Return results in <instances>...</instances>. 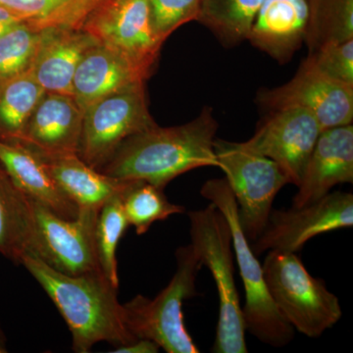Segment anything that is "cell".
Listing matches in <instances>:
<instances>
[{
	"instance_id": "cell-1",
	"label": "cell",
	"mask_w": 353,
	"mask_h": 353,
	"mask_svg": "<svg viewBox=\"0 0 353 353\" xmlns=\"http://www.w3.org/2000/svg\"><path fill=\"white\" fill-rule=\"evenodd\" d=\"M218 123L206 106L196 119L170 128L157 126L128 138L99 170L120 180H139L163 189L183 173L219 167L214 152Z\"/></svg>"
},
{
	"instance_id": "cell-2",
	"label": "cell",
	"mask_w": 353,
	"mask_h": 353,
	"mask_svg": "<svg viewBox=\"0 0 353 353\" xmlns=\"http://www.w3.org/2000/svg\"><path fill=\"white\" fill-rule=\"evenodd\" d=\"M20 264L59 310L71 332L74 352H90L101 341L118 347L138 340L127 327L124 307L118 301V288L102 272L66 275L34 255H26Z\"/></svg>"
},
{
	"instance_id": "cell-3",
	"label": "cell",
	"mask_w": 353,
	"mask_h": 353,
	"mask_svg": "<svg viewBox=\"0 0 353 353\" xmlns=\"http://www.w3.org/2000/svg\"><path fill=\"white\" fill-rule=\"evenodd\" d=\"M190 243L202 266L211 272L218 296L219 318L212 352L248 353L245 326L234 281L231 228L224 214L210 203L189 212Z\"/></svg>"
},
{
	"instance_id": "cell-4",
	"label": "cell",
	"mask_w": 353,
	"mask_h": 353,
	"mask_svg": "<svg viewBox=\"0 0 353 353\" xmlns=\"http://www.w3.org/2000/svg\"><path fill=\"white\" fill-rule=\"evenodd\" d=\"M201 194L219 209L231 228L234 259L238 262L245 289L243 313L246 331L270 347L289 345L294 338V329L281 314L269 294L262 264L241 229L234 194L226 179L208 181L202 185Z\"/></svg>"
},
{
	"instance_id": "cell-5",
	"label": "cell",
	"mask_w": 353,
	"mask_h": 353,
	"mask_svg": "<svg viewBox=\"0 0 353 353\" xmlns=\"http://www.w3.org/2000/svg\"><path fill=\"white\" fill-rule=\"evenodd\" d=\"M176 269L173 278L157 297L138 294L123 304L125 321L137 339L155 341L168 353H199L183 322V303L196 296V280L202 264L192 246H181L176 252Z\"/></svg>"
},
{
	"instance_id": "cell-6",
	"label": "cell",
	"mask_w": 353,
	"mask_h": 353,
	"mask_svg": "<svg viewBox=\"0 0 353 353\" xmlns=\"http://www.w3.org/2000/svg\"><path fill=\"white\" fill-rule=\"evenodd\" d=\"M262 268L274 303L299 333L318 338L340 321L338 297L324 281L310 275L296 253L270 250Z\"/></svg>"
},
{
	"instance_id": "cell-7",
	"label": "cell",
	"mask_w": 353,
	"mask_h": 353,
	"mask_svg": "<svg viewBox=\"0 0 353 353\" xmlns=\"http://www.w3.org/2000/svg\"><path fill=\"white\" fill-rule=\"evenodd\" d=\"M214 152L218 168L233 192L241 229L252 243L263 231L274 199L289 180L276 162L246 150L241 143L216 139Z\"/></svg>"
},
{
	"instance_id": "cell-8",
	"label": "cell",
	"mask_w": 353,
	"mask_h": 353,
	"mask_svg": "<svg viewBox=\"0 0 353 353\" xmlns=\"http://www.w3.org/2000/svg\"><path fill=\"white\" fill-rule=\"evenodd\" d=\"M154 126L146 104L145 83L123 88L83 111L77 154L99 171L128 138Z\"/></svg>"
},
{
	"instance_id": "cell-9",
	"label": "cell",
	"mask_w": 353,
	"mask_h": 353,
	"mask_svg": "<svg viewBox=\"0 0 353 353\" xmlns=\"http://www.w3.org/2000/svg\"><path fill=\"white\" fill-rule=\"evenodd\" d=\"M80 29L124 55L148 77L163 44L153 30L150 0L109 1L88 14Z\"/></svg>"
},
{
	"instance_id": "cell-10",
	"label": "cell",
	"mask_w": 353,
	"mask_h": 353,
	"mask_svg": "<svg viewBox=\"0 0 353 353\" xmlns=\"http://www.w3.org/2000/svg\"><path fill=\"white\" fill-rule=\"evenodd\" d=\"M352 226V192H330L301 208L272 210L263 231L250 246L256 256L270 250L296 253L316 236Z\"/></svg>"
},
{
	"instance_id": "cell-11",
	"label": "cell",
	"mask_w": 353,
	"mask_h": 353,
	"mask_svg": "<svg viewBox=\"0 0 353 353\" xmlns=\"http://www.w3.org/2000/svg\"><path fill=\"white\" fill-rule=\"evenodd\" d=\"M31 204L36 257L66 275L101 272L95 248V225L99 213L79 211L76 219H65L32 199Z\"/></svg>"
},
{
	"instance_id": "cell-12",
	"label": "cell",
	"mask_w": 353,
	"mask_h": 353,
	"mask_svg": "<svg viewBox=\"0 0 353 353\" xmlns=\"http://www.w3.org/2000/svg\"><path fill=\"white\" fill-rule=\"evenodd\" d=\"M259 102L270 111L301 108L314 115L323 131L352 124L353 87L334 80L307 57L294 78L273 90H264Z\"/></svg>"
},
{
	"instance_id": "cell-13",
	"label": "cell",
	"mask_w": 353,
	"mask_h": 353,
	"mask_svg": "<svg viewBox=\"0 0 353 353\" xmlns=\"http://www.w3.org/2000/svg\"><path fill=\"white\" fill-rule=\"evenodd\" d=\"M243 148L279 165L292 185L299 187L316 141L323 131L313 114L301 108L271 111Z\"/></svg>"
},
{
	"instance_id": "cell-14",
	"label": "cell",
	"mask_w": 353,
	"mask_h": 353,
	"mask_svg": "<svg viewBox=\"0 0 353 353\" xmlns=\"http://www.w3.org/2000/svg\"><path fill=\"white\" fill-rule=\"evenodd\" d=\"M353 183V126L324 130L301 176L292 208L319 201L341 183Z\"/></svg>"
},
{
	"instance_id": "cell-15",
	"label": "cell",
	"mask_w": 353,
	"mask_h": 353,
	"mask_svg": "<svg viewBox=\"0 0 353 353\" xmlns=\"http://www.w3.org/2000/svg\"><path fill=\"white\" fill-rule=\"evenodd\" d=\"M83 111L73 97L46 92L18 143L43 154L77 153Z\"/></svg>"
},
{
	"instance_id": "cell-16",
	"label": "cell",
	"mask_w": 353,
	"mask_h": 353,
	"mask_svg": "<svg viewBox=\"0 0 353 353\" xmlns=\"http://www.w3.org/2000/svg\"><path fill=\"white\" fill-rule=\"evenodd\" d=\"M90 34L68 27L43 28L31 72L46 92L72 97L77 67L87 51L95 46Z\"/></svg>"
},
{
	"instance_id": "cell-17",
	"label": "cell",
	"mask_w": 353,
	"mask_h": 353,
	"mask_svg": "<svg viewBox=\"0 0 353 353\" xmlns=\"http://www.w3.org/2000/svg\"><path fill=\"white\" fill-rule=\"evenodd\" d=\"M148 78L124 55L97 43L87 51L77 67L72 97L85 111L106 95L145 83Z\"/></svg>"
},
{
	"instance_id": "cell-18",
	"label": "cell",
	"mask_w": 353,
	"mask_h": 353,
	"mask_svg": "<svg viewBox=\"0 0 353 353\" xmlns=\"http://www.w3.org/2000/svg\"><path fill=\"white\" fill-rule=\"evenodd\" d=\"M0 167L26 196L65 219H76L79 209L58 187L41 158L29 148L0 139Z\"/></svg>"
},
{
	"instance_id": "cell-19",
	"label": "cell",
	"mask_w": 353,
	"mask_h": 353,
	"mask_svg": "<svg viewBox=\"0 0 353 353\" xmlns=\"http://www.w3.org/2000/svg\"><path fill=\"white\" fill-rule=\"evenodd\" d=\"M308 0H266L248 32L253 46L285 62L305 39Z\"/></svg>"
},
{
	"instance_id": "cell-20",
	"label": "cell",
	"mask_w": 353,
	"mask_h": 353,
	"mask_svg": "<svg viewBox=\"0 0 353 353\" xmlns=\"http://www.w3.org/2000/svg\"><path fill=\"white\" fill-rule=\"evenodd\" d=\"M36 153L58 187L76 204L79 211L99 213L108 199L124 192L132 181L120 180L95 170L77 153Z\"/></svg>"
},
{
	"instance_id": "cell-21",
	"label": "cell",
	"mask_w": 353,
	"mask_h": 353,
	"mask_svg": "<svg viewBox=\"0 0 353 353\" xmlns=\"http://www.w3.org/2000/svg\"><path fill=\"white\" fill-rule=\"evenodd\" d=\"M0 253L20 264L37 255L31 199L15 187L0 167Z\"/></svg>"
},
{
	"instance_id": "cell-22",
	"label": "cell",
	"mask_w": 353,
	"mask_h": 353,
	"mask_svg": "<svg viewBox=\"0 0 353 353\" xmlns=\"http://www.w3.org/2000/svg\"><path fill=\"white\" fill-rule=\"evenodd\" d=\"M46 94L31 70L0 83V139L19 141Z\"/></svg>"
},
{
	"instance_id": "cell-23",
	"label": "cell",
	"mask_w": 353,
	"mask_h": 353,
	"mask_svg": "<svg viewBox=\"0 0 353 353\" xmlns=\"http://www.w3.org/2000/svg\"><path fill=\"white\" fill-rule=\"evenodd\" d=\"M266 0H203L197 20L223 43L234 46L248 39V32Z\"/></svg>"
},
{
	"instance_id": "cell-24",
	"label": "cell",
	"mask_w": 353,
	"mask_h": 353,
	"mask_svg": "<svg viewBox=\"0 0 353 353\" xmlns=\"http://www.w3.org/2000/svg\"><path fill=\"white\" fill-rule=\"evenodd\" d=\"M353 39V0H308V54L323 46Z\"/></svg>"
},
{
	"instance_id": "cell-25",
	"label": "cell",
	"mask_w": 353,
	"mask_h": 353,
	"mask_svg": "<svg viewBox=\"0 0 353 353\" xmlns=\"http://www.w3.org/2000/svg\"><path fill=\"white\" fill-rule=\"evenodd\" d=\"M122 202L128 223L138 234H145L157 221L185 212L183 206L169 201L163 189L145 181L132 180L123 194Z\"/></svg>"
},
{
	"instance_id": "cell-26",
	"label": "cell",
	"mask_w": 353,
	"mask_h": 353,
	"mask_svg": "<svg viewBox=\"0 0 353 353\" xmlns=\"http://www.w3.org/2000/svg\"><path fill=\"white\" fill-rule=\"evenodd\" d=\"M124 192L111 197L103 204L95 225V248L99 267L102 274L117 288H119V276L116 250L123 234L130 226L123 209Z\"/></svg>"
},
{
	"instance_id": "cell-27",
	"label": "cell",
	"mask_w": 353,
	"mask_h": 353,
	"mask_svg": "<svg viewBox=\"0 0 353 353\" xmlns=\"http://www.w3.org/2000/svg\"><path fill=\"white\" fill-rule=\"evenodd\" d=\"M43 29L23 22L0 38V83L31 70Z\"/></svg>"
},
{
	"instance_id": "cell-28",
	"label": "cell",
	"mask_w": 353,
	"mask_h": 353,
	"mask_svg": "<svg viewBox=\"0 0 353 353\" xmlns=\"http://www.w3.org/2000/svg\"><path fill=\"white\" fill-rule=\"evenodd\" d=\"M76 0H0V7L37 27L60 26Z\"/></svg>"
},
{
	"instance_id": "cell-29",
	"label": "cell",
	"mask_w": 353,
	"mask_h": 353,
	"mask_svg": "<svg viewBox=\"0 0 353 353\" xmlns=\"http://www.w3.org/2000/svg\"><path fill=\"white\" fill-rule=\"evenodd\" d=\"M203 0H150L153 30L162 41L190 21L197 20Z\"/></svg>"
},
{
	"instance_id": "cell-30",
	"label": "cell",
	"mask_w": 353,
	"mask_h": 353,
	"mask_svg": "<svg viewBox=\"0 0 353 353\" xmlns=\"http://www.w3.org/2000/svg\"><path fill=\"white\" fill-rule=\"evenodd\" d=\"M308 57L323 73L353 87V39L325 44Z\"/></svg>"
},
{
	"instance_id": "cell-31",
	"label": "cell",
	"mask_w": 353,
	"mask_h": 353,
	"mask_svg": "<svg viewBox=\"0 0 353 353\" xmlns=\"http://www.w3.org/2000/svg\"><path fill=\"white\" fill-rule=\"evenodd\" d=\"M109 1L112 0H76L63 24L61 25L62 27L80 29L88 14Z\"/></svg>"
},
{
	"instance_id": "cell-32",
	"label": "cell",
	"mask_w": 353,
	"mask_h": 353,
	"mask_svg": "<svg viewBox=\"0 0 353 353\" xmlns=\"http://www.w3.org/2000/svg\"><path fill=\"white\" fill-rule=\"evenodd\" d=\"M160 347L155 341L148 339H138L129 345L115 347V353H157Z\"/></svg>"
},
{
	"instance_id": "cell-33",
	"label": "cell",
	"mask_w": 353,
	"mask_h": 353,
	"mask_svg": "<svg viewBox=\"0 0 353 353\" xmlns=\"http://www.w3.org/2000/svg\"><path fill=\"white\" fill-rule=\"evenodd\" d=\"M23 22H27V21L23 19L17 14H14L0 7V38L7 32L10 31L15 26Z\"/></svg>"
},
{
	"instance_id": "cell-34",
	"label": "cell",
	"mask_w": 353,
	"mask_h": 353,
	"mask_svg": "<svg viewBox=\"0 0 353 353\" xmlns=\"http://www.w3.org/2000/svg\"><path fill=\"white\" fill-rule=\"evenodd\" d=\"M6 352H7L6 336H4L1 327H0V353Z\"/></svg>"
}]
</instances>
